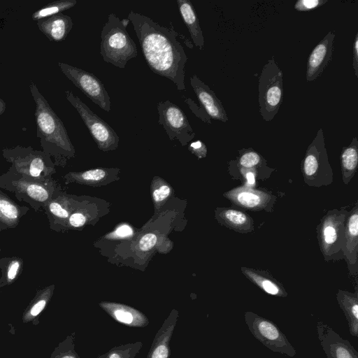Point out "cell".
<instances>
[{
    "mask_svg": "<svg viewBox=\"0 0 358 358\" xmlns=\"http://www.w3.org/2000/svg\"><path fill=\"white\" fill-rule=\"evenodd\" d=\"M55 287V285L52 284L36 291L35 296L22 313V320L24 324L31 322L35 326L39 324V317L49 303Z\"/></svg>",
    "mask_w": 358,
    "mask_h": 358,
    "instance_id": "44dd1931",
    "label": "cell"
},
{
    "mask_svg": "<svg viewBox=\"0 0 358 358\" xmlns=\"http://www.w3.org/2000/svg\"><path fill=\"white\" fill-rule=\"evenodd\" d=\"M128 19L150 69L172 81L178 91H185V67L188 58L172 24L170 27L161 26L134 10L129 12Z\"/></svg>",
    "mask_w": 358,
    "mask_h": 358,
    "instance_id": "6da1fadb",
    "label": "cell"
},
{
    "mask_svg": "<svg viewBox=\"0 0 358 358\" xmlns=\"http://www.w3.org/2000/svg\"><path fill=\"white\" fill-rule=\"evenodd\" d=\"M224 196L236 205L252 210L268 209V205L274 200L267 193L245 187L234 189L225 193Z\"/></svg>",
    "mask_w": 358,
    "mask_h": 358,
    "instance_id": "ac0fdd59",
    "label": "cell"
},
{
    "mask_svg": "<svg viewBox=\"0 0 358 358\" xmlns=\"http://www.w3.org/2000/svg\"><path fill=\"white\" fill-rule=\"evenodd\" d=\"M29 88L35 103L36 136L41 147L45 153L53 157L55 166H62L76 153L66 129L37 86L31 82Z\"/></svg>",
    "mask_w": 358,
    "mask_h": 358,
    "instance_id": "7a4b0ae2",
    "label": "cell"
},
{
    "mask_svg": "<svg viewBox=\"0 0 358 358\" xmlns=\"http://www.w3.org/2000/svg\"><path fill=\"white\" fill-rule=\"evenodd\" d=\"M0 189L13 192L20 201H24L38 212L61 187L55 180H40L8 171L0 176Z\"/></svg>",
    "mask_w": 358,
    "mask_h": 358,
    "instance_id": "277c9868",
    "label": "cell"
},
{
    "mask_svg": "<svg viewBox=\"0 0 358 358\" xmlns=\"http://www.w3.org/2000/svg\"><path fill=\"white\" fill-rule=\"evenodd\" d=\"M23 259L18 257L0 259V290L15 282L23 270Z\"/></svg>",
    "mask_w": 358,
    "mask_h": 358,
    "instance_id": "83f0119b",
    "label": "cell"
},
{
    "mask_svg": "<svg viewBox=\"0 0 358 358\" xmlns=\"http://www.w3.org/2000/svg\"><path fill=\"white\" fill-rule=\"evenodd\" d=\"M327 0H299L294 4V9L298 11H310L322 6Z\"/></svg>",
    "mask_w": 358,
    "mask_h": 358,
    "instance_id": "8d00e7d4",
    "label": "cell"
},
{
    "mask_svg": "<svg viewBox=\"0 0 358 358\" xmlns=\"http://www.w3.org/2000/svg\"><path fill=\"white\" fill-rule=\"evenodd\" d=\"M114 169L96 168L84 171H71L64 176L66 184L76 182L82 185L98 186L103 185L109 178V173Z\"/></svg>",
    "mask_w": 358,
    "mask_h": 358,
    "instance_id": "484cf974",
    "label": "cell"
},
{
    "mask_svg": "<svg viewBox=\"0 0 358 358\" xmlns=\"http://www.w3.org/2000/svg\"><path fill=\"white\" fill-rule=\"evenodd\" d=\"M6 108V102L0 98V116L5 112Z\"/></svg>",
    "mask_w": 358,
    "mask_h": 358,
    "instance_id": "b9f144b4",
    "label": "cell"
},
{
    "mask_svg": "<svg viewBox=\"0 0 358 358\" xmlns=\"http://www.w3.org/2000/svg\"><path fill=\"white\" fill-rule=\"evenodd\" d=\"M63 74L92 102L106 112L110 111V98L101 80L94 73L59 62Z\"/></svg>",
    "mask_w": 358,
    "mask_h": 358,
    "instance_id": "9c48e42d",
    "label": "cell"
},
{
    "mask_svg": "<svg viewBox=\"0 0 358 358\" xmlns=\"http://www.w3.org/2000/svg\"><path fill=\"white\" fill-rule=\"evenodd\" d=\"M358 162V140L352 138L350 144L344 147L341 155V164L343 180L348 183L356 171Z\"/></svg>",
    "mask_w": 358,
    "mask_h": 358,
    "instance_id": "f1b7e54d",
    "label": "cell"
},
{
    "mask_svg": "<svg viewBox=\"0 0 358 358\" xmlns=\"http://www.w3.org/2000/svg\"><path fill=\"white\" fill-rule=\"evenodd\" d=\"M243 273L254 284L268 294L286 297L287 292L281 283L264 271L242 268Z\"/></svg>",
    "mask_w": 358,
    "mask_h": 358,
    "instance_id": "d4e9b609",
    "label": "cell"
},
{
    "mask_svg": "<svg viewBox=\"0 0 358 358\" xmlns=\"http://www.w3.org/2000/svg\"><path fill=\"white\" fill-rule=\"evenodd\" d=\"M335 36L334 32L329 31L312 50L307 62L306 78L308 82L318 78L330 62Z\"/></svg>",
    "mask_w": 358,
    "mask_h": 358,
    "instance_id": "5bb4252c",
    "label": "cell"
},
{
    "mask_svg": "<svg viewBox=\"0 0 358 358\" xmlns=\"http://www.w3.org/2000/svg\"><path fill=\"white\" fill-rule=\"evenodd\" d=\"M64 94L66 100L80 115L99 149L103 152L115 150L120 138L115 130L71 90L65 91Z\"/></svg>",
    "mask_w": 358,
    "mask_h": 358,
    "instance_id": "52a82bcc",
    "label": "cell"
},
{
    "mask_svg": "<svg viewBox=\"0 0 358 358\" xmlns=\"http://www.w3.org/2000/svg\"><path fill=\"white\" fill-rule=\"evenodd\" d=\"M96 358H106V353L102 355H100V356L97 357Z\"/></svg>",
    "mask_w": 358,
    "mask_h": 358,
    "instance_id": "7bdbcfd3",
    "label": "cell"
},
{
    "mask_svg": "<svg viewBox=\"0 0 358 358\" xmlns=\"http://www.w3.org/2000/svg\"><path fill=\"white\" fill-rule=\"evenodd\" d=\"M142 348L141 341L115 346L106 353V358H135Z\"/></svg>",
    "mask_w": 358,
    "mask_h": 358,
    "instance_id": "1f68e13d",
    "label": "cell"
},
{
    "mask_svg": "<svg viewBox=\"0 0 358 358\" xmlns=\"http://www.w3.org/2000/svg\"><path fill=\"white\" fill-rule=\"evenodd\" d=\"M317 332L327 358H358V352L350 341L343 338L327 324L317 322Z\"/></svg>",
    "mask_w": 358,
    "mask_h": 358,
    "instance_id": "7c38bea8",
    "label": "cell"
},
{
    "mask_svg": "<svg viewBox=\"0 0 358 358\" xmlns=\"http://www.w3.org/2000/svg\"><path fill=\"white\" fill-rule=\"evenodd\" d=\"M77 4L76 0H58L49 3L42 8L34 12L31 15V19L34 21L57 15L62 11L69 10Z\"/></svg>",
    "mask_w": 358,
    "mask_h": 358,
    "instance_id": "f546056e",
    "label": "cell"
},
{
    "mask_svg": "<svg viewBox=\"0 0 358 358\" xmlns=\"http://www.w3.org/2000/svg\"><path fill=\"white\" fill-rule=\"evenodd\" d=\"M345 217L343 211L332 210L329 212L318 226V241L326 259H330L340 250L343 254Z\"/></svg>",
    "mask_w": 358,
    "mask_h": 358,
    "instance_id": "8fae6325",
    "label": "cell"
},
{
    "mask_svg": "<svg viewBox=\"0 0 358 358\" xmlns=\"http://www.w3.org/2000/svg\"><path fill=\"white\" fill-rule=\"evenodd\" d=\"M358 247V214L357 207L351 212L345 227V246L343 255H345L351 264L357 260Z\"/></svg>",
    "mask_w": 358,
    "mask_h": 358,
    "instance_id": "4316f807",
    "label": "cell"
},
{
    "mask_svg": "<svg viewBox=\"0 0 358 358\" xmlns=\"http://www.w3.org/2000/svg\"><path fill=\"white\" fill-rule=\"evenodd\" d=\"M134 234L133 229L127 224L117 227L113 232L106 236L110 239H124L131 238Z\"/></svg>",
    "mask_w": 358,
    "mask_h": 358,
    "instance_id": "d590c367",
    "label": "cell"
},
{
    "mask_svg": "<svg viewBox=\"0 0 358 358\" xmlns=\"http://www.w3.org/2000/svg\"><path fill=\"white\" fill-rule=\"evenodd\" d=\"M336 300L347 320L349 331L355 337L358 336V295L357 292L352 293L339 289Z\"/></svg>",
    "mask_w": 358,
    "mask_h": 358,
    "instance_id": "cb8c5ba5",
    "label": "cell"
},
{
    "mask_svg": "<svg viewBox=\"0 0 358 358\" xmlns=\"http://www.w3.org/2000/svg\"><path fill=\"white\" fill-rule=\"evenodd\" d=\"M158 122L162 125L169 138L185 145L195 136L185 112L169 100L159 101L157 105Z\"/></svg>",
    "mask_w": 358,
    "mask_h": 358,
    "instance_id": "30bf717a",
    "label": "cell"
},
{
    "mask_svg": "<svg viewBox=\"0 0 358 358\" xmlns=\"http://www.w3.org/2000/svg\"><path fill=\"white\" fill-rule=\"evenodd\" d=\"M126 19L115 13L108 16L101 31L100 54L106 63L124 69L127 62L137 56V47L127 31Z\"/></svg>",
    "mask_w": 358,
    "mask_h": 358,
    "instance_id": "3957f363",
    "label": "cell"
},
{
    "mask_svg": "<svg viewBox=\"0 0 358 358\" xmlns=\"http://www.w3.org/2000/svg\"><path fill=\"white\" fill-rule=\"evenodd\" d=\"M157 242V236L154 233H148L142 236L138 243V248L143 252L152 249Z\"/></svg>",
    "mask_w": 358,
    "mask_h": 358,
    "instance_id": "74e56055",
    "label": "cell"
},
{
    "mask_svg": "<svg viewBox=\"0 0 358 358\" xmlns=\"http://www.w3.org/2000/svg\"><path fill=\"white\" fill-rule=\"evenodd\" d=\"M178 317V311L175 308L172 309L155 334L146 358L170 357V342Z\"/></svg>",
    "mask_w": 358,
    "mask_h": 358,
    "instance_id": "e0dca14e",
    "label": "cell"
},
{
    "mask_svg": "<svg viewBox=\"0 0 358 358\" xmlns=\"http://www.w3.org/2000/svg\"><path fill=\"white\" fill-rule=\"evenodd\" d=\"M352 67L356 77H358V33L355 34L352 48Z\"/></svg>",
    "mask_w": 358,
    "mask_h": 358,
    "instance_id": "ab89813d",
    "label": "cell"
},
{
    "mask_svg": "<svg viewBox=\"0 0 358 358\" xmlns=\"http://www.w3.org/2000/svg\"><path fill=\"white\" fill-rule=\"evenodd\" d=\"M245 322L252 336L274 352L294 357L296 350L276 324L255 313H244Z\"/></svg>",
    "mask_w": 358,
    "mask_h": 358,
    "instance_id": "ba28073f",
    "label": "cell"
},
{
    "mask_svg": "<svg viewBox=\"0 0 358 358\" xmlns=\"http://www.w3.org/2000/svg\"><path fill=\"white\" fill-rule=\"evenodd\" d=\"M240 157L238 165L244 169H251L260 164L264 159L252 148L243 149L239 151Z\"/></svg>",
    "mask_w": 358,
    "mask_h": 358,
    "instance_id": "836d02e7",
    "label": "cell"
},
{
    "mask_svg": "<svg viewBox=\"0 0 358 358\" xmlns=\"http://www.w3.org/2000/svg\"><path fill=\"white\" fill-rule=\"evenodd\" d=\"M75 333L66 337L52 352L50 358H81L75 350Z\"/></svg>",
    "mask_w": 358,
    "mask_h": 358,
    "instance_id": "d6a6232c",
    "label": "cell"
},
{
    "mask_svg": "<svg viewBox=\"0 0 358 358\" xmlns=\"http://www.w3.org/2000/svg\"><path fill=\"white\" fill-rule=\"evenodd\" d=\"M189 82L199 101L208 115L213 120L227 122L228 117L226 111L215 92L196 75L191 76Z\"/></svg>",
    "mask_w": 358,
    "mask_h": 358,
    "instance_id": "9a60e30c",
    "label": "cell"
},
{
    "mask_svg": "<svg viewBox=\"0 0 358 358\" xmlns=\"http://www.w3.org/2000/svg\"><path fill=\"white\" fill-rule=\"evenodd\" d=\"M77 208V201L72 196L61 189L56 192L43 208L50 228L56 231H63L70 215Z\"/></svg>",
    "mask_w": 358,
    "mask_h": 358,
    "instance_id": "4fadbf2b",
    "label": "cell"
},
{
    "mask_svg": "<svg viewBox=\"0 0 358 358\" xmlns=\"http://www.w3.org/2000/svg\"><path fill=\"white\" fill-rule=\"evenodd\" d=\"M99 306L113 320L124 325L145 327L150 323L146 315L134 307L110 301H101Z\"/></svg>",
    "mask_w": 358,
    "mask_h": 358,
    "instance_id": "2e32d148",
    "label": "cell"
},
{
    "mask_svg": "<svg viewBox=\"0 0 358 358\" xmlns=\"http://www.w3.org/2000/svg\"><path fill=\"white\" fill-rule=\"evenodd\" d=\"M172 194V187L162 178L156 177L151 185V196L155 208L159 209Z\"/></svg>",
    "mask_w": 358,
    "mask_h": 358,
    "instance_id": "4dcf8cb0",
    "label": "cell"
},
{
    "mask_svg": "<svg viewBox=\"0 0 358 358\" xmlns=\"http://www.w3.org/2000/svg\"><path fill=\"white\" fill-rule=\"evenodd\" d=\"M178 10L186 25L194 45L200 50L203 49L204 37L195 8L189 0H177Z\"/></svg>",
    "mask_w": 358,
    "mask_h": 358,
    "instance_id": "ffe728a7",
    "label": "cell"
},
{
    "mask_svg": "<svg viewBox=\"0 0 358 358\" xmlns=\"http://www.w3.org/2000/svg\"><path fill=\"white\" fill-rule=\"evenodd\" d=\"M38 29L52 42L64 41L73 28L70 16L62 13L36 22Z\"/></svg>",
    "mask_w": 358,
    "mask_h": 358,
    "instance_id": "d6986e66",
    "label": "cell"
},
{
    "mask_svg": "<svg viewBox=\"0 0 358 358\" xmlns=\"http://www.w3.org/2000/svg\"><path fill=\"white\" fill-rule=\"evenodd\" d=\"M259 113L269 122L278 112L283 101L282 71L272 57L264 66L258 80Z\"/></svg>",
    "mask_w": 358,
    "mask_h": 358,
    "instance_id": "8992f818",
    "label": "cell"
},
{
    "mask_svg": "<svg viewBox=\"0 0 358 358\" xmlns=\"http://www.w3.org/2000/svg\"><path fill=\"white\" fill-rule=\"evenodd\" d=\"M215 217L222 224L238 232L248 233L253 231L252 219L242 211L226 208H217Z\"/></svg>",
    "mask_w": 358,
    "mask_h": 358,
    "instance_id": "603a6c76",
    "label": "cell"
},
{
    "mask_svg": "<svg viewBox=\"0 0 358 358\" xmlns=\"http://www.w3.org/2000/svg\"><path fill=\"white\" fill-rule=\"evenodd\" d=\"M246 178H247V186H252L255 185V176L252 172L248 171L246 173Z\"/></svg>",
    "mask_w": 358,
    "mask_h": 358,
    "instance_id": "60d3db41",
    "label": "cell"
},
{
    "mask_svg": "<svg viewBox=\"0 0 358 358\" xmlns=\"http://www.w3.org/2000/svg\"><path fill=\"white\" fill-rule=\"evenodd\" d=\"M3 230H5V229L0 224V233L3 231Z\"/></svg>",
    "mask_w": 358,
    "mask_h": 358,
    "instance_id": "ee69618b",
    "label": "cell"
},
{
    "mask_svg": "<svg viewBox=\"0 0 358 358\" xmlns=\"http://www.w3.org/2000/svg\"><path fill=\"white\" fill-rule=\"evenodd\" d=\"M29 210L26 206L15 203L0 189V224L5 229L16 227Z\"/></svg>",
    "mask_w": 358,
    "mask_h": 358,
    "instance_id": "7402d4cb",
    "label": "cell"
},
{
    "mask_svg": "<svg viewBox=\"0 0 358 358\" xmlns=\"http://www.w3.org/2000/svg\"><path fill=\"white\" fill-rule=\"evenodd\" d=\"M88 217L89 215L86 210L80 208H76L68 218L64 229L82 228L87 222Z\"/></svg>",
    "mask_w": 358,
    "mask_h": 358,
    "instance_id": "e575fe53",
    "label": "cell"
},
{
    "mask_svg": "<svg viewBox=\"0 0 358 358\" xmlns=\"http://www.w3.org/2000/svg\"><path fill=\"white\" fill-rule=\"evenodd\" d=\"M5 160L10 164L8 171L34 179H52L56 173L55 164L51 157L43 150L31 146L16 145L2 150Z\"/></svg>",
    "mask_w": 358,
    "mask_h": 358,
    "instance_id": "5b68a950",
    "label": "cell"
},
{
    "mask_svg": "<svg viewBox=\"0 0 358 358\" xmlns=\"http://www.w3.org/2000/svg\"><path fill=\"white\" fill-rule=\"evenodd\" d=\"M188 150L199 159L204 158L207 155V148L205 143L199 140L189 143Z\"/></svg>",
    "mask_w": 358,
    "mask_h": 358,
    "instance_id": "f35d334b",
    "label": "cell"
}]
</instances>
